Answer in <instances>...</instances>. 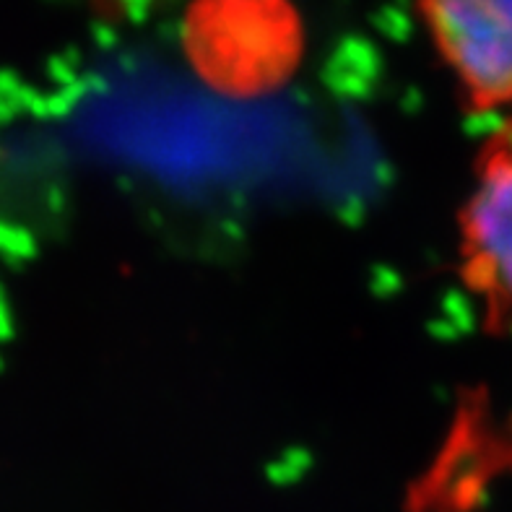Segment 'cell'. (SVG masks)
Masks as SVG:
<instances>
[{
	"label": "cell",
	"mask_w": 512,
	"mask_h": 512,
	"mask_svg": "<svg viewBox=\"0 0 512 512\" xmlns=\"http://www.w3.org/2000/svg\"><path fill=\"white\" fill-rule=\"evenodd\" d=\"M463 110L512 115V0H416Z\"/></svg>",
	"instance_id": "3957f363"
},
{
	"label": "cell",
	"mask_w": 512,
	"mask_h": 512,
	"mask_svg": "<svg viewBox=\"0 0 512 512\" xmlns=\"http://www.w3.org/2000/svg\"><path fill=\"white\" fill-rule=\"evenodd\" d=\"M458 279L479 302L489 333L512 328V115L479 143L458 208Z\"/></svg>",
	"instance_id": "7a4b0ae2"
},
{
	"label": "cell",
	"mask_w": 512,
	"mask_h": 512,
	"mask_svg": "<svg viewBox=\"0 0 512 512\" xmlns=\"http://www.w3.org/2000/svg\"><path fill=\"white\" fill-rule=\"evenodd\" d=\"M182 42L208 84L258 94L297 65L302 21L292 0H193Z\"/></svg>",
	"instance_id": "6da1fadb"
}]
</instances>
